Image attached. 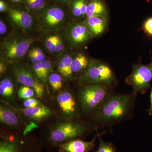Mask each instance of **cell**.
Masks as SVG:
<instances>
[{
  "label": "cell",
  "mask_w": 152,
  "mask_h": 152,
  "mask_svg": "<svg viewBox=\"0 0 152 152\" xmlns=\"http://www.w3.org/2000/svg\"><path fill=\"white\" fill-rule=\"evenodd\" d=\"M143 28L145 32L149 35L152 36V17L145 21Z\"/></svg>",
  "instance_id": "obj_30"
},
{
  "label": "cell",
  "mask_w": 152,
  "mask_h": 152,
  "mask_svg": "<svg viewBox=\"0 0 152 152\" xmlns=\"http://www.w3.org/2000/svg\"><path fill=\"white\" fill-rule=\"evenodd\" d=\"M15 85L12 80L9 77H5L0 82V95L1 97L8 102L14 103Z\"/></svg>",
  "instance_id": "obj_18"
},
{
  "label": "cell",
  "mask_w": 152,
  "mask_h": 152,
  "mask_svg": "<svg viewBox=\"0 0 152 152\" xmlns=\"http://www.w3.org/2000/svg\"><path fill=\"white\" fill-rule=\"evenodd\" d=\"M96 16L108 17L107 7L103 0H88L86 19Z\"/></svg>",
  "instance_id": "obj_17"
},
{
  "label": "cell",
  "mask_w": 152,
  "mask_h": 152,
  "mask_svg": "<svg viewBox=\"0 0 152 152\" xmlns=\"http://www.w3.org/2000/svg\"><path fill=\"white\" fill-rule=\"evenodd\" d=\"M32 68L33 69V72L35 74L39 80L43 84L44 86H45L42 67L41 62H37L34 63Z\"/></svg>",
  "instance_id": "obj_28"
},
{
  "label": "cell",
  "mask_w": 152,
  "mask_h": 152,
  "mask_svg": "<svg viewBox=\"0 0 152 152\" xmlns=\"http://www.w3.org/2000/svg\"><path fill=\"white\" fill-rule=\"evenodd\" d=\"M88 0H73L68 6L69 12L75 18L86 17Z\"/></svg>",
  "instance_id": "obj_19"
},
{
  "label": "cell",
  "mask_w": 152,
  "mask_h": 152,
  "mask_svg": "<svg viewBox=\"0 0 152 152\" xmlns=\"http://www.w3.org/2000/svg\"><path fill=\"white\" fill-rule=\"evenodd\" d=\"M65 46L63 39L61 37L58 35L56 48V53L58 55L61 54L64 50Z\"/></svg>",
  "instance_id": "obj_31"
},
{
  "label": "cell",
  "mask_w": 152,
  "mask_h": 152,
  "mask_svg": "<svg viewBox=\"0 0 152 152\" xmlns=\"http://www.w3.org/2000/svg\"><path fill=\"white\" fill-rule=\"evenodd\" d=\"M42 104L40 101L36 98L31 97L25 99L23 106L25 108L34 107Z\"/></svg>",
  "instance_id": "obj_29"
},
{
  "label": "cell",
  "mask_w": 152,
  "mask_h": 152,
  "mask_svg": "<svg viewBox=\"0 0 152 152\" xmlns=\"http://www.w3.org/2000/svg\"><path fill=\"white\" fill-rule=\"evenodd\" d=\"M58 35L50 36L45 41V45L47 49L50 53H56Z\"/></svg>",
  "instance_id": "obj_26"
},
{
  "label": "cell",
  "mask_w": 152,
  "mask_h": 152,
  "mask_svg": "<svg viewBox=\"0 0 152 152\" xmlns=\"http://www.w3.org/2000/svg\"><path fill=\"white\" fill-rule=\"evenodd\" d=\"M7 31V26L3 21L2 19L0 20V34L1 35H4Z\"/></svg>",
  "instance_id": "obj_34"
},
{
  "label": "cell",
  "mask_w": 152,
  "mask_h": 152,
  "mask_svg": "<svg viewBox=\"0 0 152 152\" xmlns=\"http://www.w3.org/2000/svg\"><path fill=\"white\" fill-rule=\"evenodd\" d=\"M105 132L97 134L90 141H85L80 139H75L63 143L58 145L59 152H90L94 148L95 141Z\"/></svg>",
  "instance_id": "obj_13"
},
{
  "label": "cell",
  "mask_w": 152,
  "mask_h": 152,
  "mask_svg": "<svg viewBox=\"0 0 152 152\" xmlns=\"http://www.w3.org/2000/svg\"><path fill=\"white\" fill-rule=\"evenodd\" d=\"M0 121L12 128H19L21 124L20 119L13 109L4 103L0 105Z\"/></svg>",
  "instance_id": "obj_15"
},
{
  "label": "cell",
  "mask_w": 152,
  "mask_h": 152,
  "mask_svg": "<svg viewBox=\"0 0 152 152\" xmlns=\"http://www.w3.org/2000/svg\"><path fill=\"white\" fill-rule=\"evenodd\" d=\"M73 57L70 55H65L61 60L64 63V66L65 68L66 74V80H70L72 77V62Z\"/></svg>",
  "instance_id": "obj_24"
},
{
  "label": "cell",
  "mask_w": 152,
  "mask_h": 152,
  "mask_svg": "<svg viewBox=\"0 0 152 152\" xmlns=\"http://www.w3.org/2000/svg\"><path fill=\"white\" fill-rule=\"evenodd\" d=\"M89 131V128L86 123L69 120L55 125L50 130L46 141L52 146H58L71 140L83 137Z\"/></svg>",
  "instance_id": "obj_2"
},
{
  "label": "cell",
  "mask_w": 152,
  "mask_h": 152,
  "mask_svg": "<svg viewBox=\"0 0 152 152\" xmlns=\"http://www.w3.org/2000/svg\"><path fill=\"white\" fill-rule=\"evenodd\" d=\"M23 4L25 9L31 12H40L49 4L47 0H23Z\"/></svg>",
  "instance_id": "obj_21"
},
{
  "label": "cell",
  "mask_w": 152,
  "mask_h": 152,
  "mask_svg": "<svg viewBox=\"0 0 152 152\" xmlns=\"http://www.w3.org/2000/svg\"><path fill=\"white\" fill-rule=\"evenodd\" d=\"M66 6L56 3L49 4L38 14L40 27L45 31H51L63 27L67 19L69 10Z\"/></svg>",
  "instance_id": "obj_5"
},
{
  "label": "cell",
  "mask_w": 152,
  "mask_h": 152,
  "mask_svg": "<svg viewBox=\"0 0 152 152\" xmlns=\"http://www.w3.org/2000/svg\"><path fill=\"white\" fill-rule=\"evenodd\" d=\"M7 64H6L5 62L3 61H1L0 63V74L1 75H3L4 73L7 70Z\"/></svg>",
  "instance_id": "obj_37"
},
{
  "label": "cell",
  "mask_w": 152,
  "mask_h": 152,
  "mask_svg": "<svg viewBox=\"0 0 152 152\" xmlns=\"http://www.w3.org/2000/svg\"><path fill=\"white\" fill-rule=\"evenodd\" d=\"M7 12L11 21L18 27L24 31H29L33 28L34 18L29 11L26 9L23 10L9 7Z\"/></svg>",
  "instance_id": "obj_12"
},
{
  "label": "cell",
  "mask_w": 152,
  "mask_h": 152,
  "mask_svg": "<svg viewBox=\"0 0 152 152\" xmlns=\"http://www.w3.org/2000/svg\"><path fill=\"white\" fill-rule=\"evenodd\" d=\"M100 135L99 137V146L96 152H117L115 148L113 145L110 142H106L101 138Z\"/></svg>",
  "instance_id": "obj_23"
},
{
  "label": "cell",
  "mask_w": 152,
  "mask_h": 152,
  "mask_svg": "<svg viewBox=\"0 0 152 152\" xmlns=\"http://www.w3.org/2000/svg\"><path fill=\"white\" fill-rule=\"evenodd\" d=\"M108 17L96 16L85 20L87 28L94 37L101 35L104 32L107 24Z\"/></svg>",
  "instance_id": "obj_16"
},
{
  "label": "cell",
  "mask_w": 152,
  "mask_h": 152,
  "mask_svg": "<svg viewBox=\"0 0 152 152\" xmlns=\"http://www.w3.org/2000/svg\"><path fill=\"white\" fill-rule=\"evenodd\" d=\"M151 108H150V112L151 113L152 112V90L151 96Z\"/></svg>",
  "instance_id": "obj_40"
},
{
  "label": "cell",
  "mask_w": 152,
  "mask_h": 152,
  "mask_svg": "<svg viewBox=\"0 0 152 152\" xmlns=\"http://www.w3.org/2000/svg\"><path fill=\"white\" fill-rule=\"evenodd\" d=\"M35 94V92L32 88L23 85L19 88L18 92V96L20 99L25 100L33 97Z\"/></svg>",
  "instance_id": "obj_25"
},
{
  "label": "cell",
  "mask_w": 152,
  "mask_h": 152,
  "mask_svg": "<svg viewBox=\"0 0 152 152\" xmlns=\"http://www.w3.org/2000/svg\"><path fill=\"white\" fill-rule=\"evenodd\" d=\"M137 93L114 94L108 98L94 114L93 119L102 127H111L133 118Z\"/></svg>",
  "instance_id": "obj_1"
},
{
  "label": "cell",
  "mask_w": 152,
  "mask_h": 152,
  "mask_svg": "<svg viewBox=\"0 0 152 152\" xmlns=\"http://www.w3.org/2000/svg\"><path fill=\"white\" fill-rule=\"evenodd\" d=\"M32 50L37 58L39 62H42L46 60L45 56L42 50L39 48H34Z\"/></svg>",
  "instance_id": "obj_32"
},
{
  "label": "cell",
  "mask_w": 152,
  "mask_h": 152,
  "mask_svg": "<svg viewBox=\"0 0 152 152\" xmlns=\"http://www.w3.org/2000/svg\"><path fill=\"white\" fill-rule=\"evenodd\" d=\"M9 7L7 4L3 0H0V12H7Z\"/></svg>",
  "instance_id": "obj_35"
},
{
  "label": "cell",
  "mask_w": 152,
  "mask_h": 152,
  "mask_svg": "<svg viewBox=\"0 0 152 152\" xmlns=\"http://www.w3.org/2000/svg\"><path fill=\"white\" fill-rule=\"evenodd\" d=\"M9 1L14 4H23V0H8Z\"/></svg>",
  "instance_id": "obj_39"
},
{
  "label": "cell",
  "mask_w": 152,
  "mask_h": 152,
  "mask_svg": "<svg viewBox=\"0 0 152 152\" xmlns=\"http://www.w3.org/2000/svg\"><path fill=\"white\" fill-rule=\"evenodd\" d=\"M110 85L96 84L83 86L78 94V102L85 113H94L113 94Z\"/></svg>",
  "instance_id": "obj_3"
},
{
  "label": "cell",
  "mask_w": 152,
  "mask_h": 152,
  "mask_svg": "<svg viewBox=\"0 0 152 152\" xmlns=\"http://www.w3.org/2000/svg\"><path fill=\"white\" fill-rule=\"evenodd\" d=\"M48 81L52 89L55 91H58L62 88L63 79L59 74L53 73L50 74Z\"/></svg>",
  "instance_id": "obj_22"
},
{
  "label": "cell",
  "mask_w": 152,
  "mask_h": 152,
  "mask_svg": "<svg viewBox=\"0 0 152 152\" xmlns=\"http://www.w3.org/2000/svg\"><path fill=\"white\" fill-rule=\"evenodd\" d=\"M29 58H30L31 61L34 64V63L37 62L38 61L37 58L36 56L34 53L33 52L32 50H30L28 55Z\"/></svg>",
  "instance_id": "obj_36"
},
{
  "label": "cell",
  "mask_w": 152,
  "mask_h": 152,
  "mask_svg": "<svg viewBox=\"0 0 152 152\" xmlns=\"http://www.w3.org/2000/svg\"><path fill=\"white\" fill-rule=\"evenodd\" d=\"M12 71L18 82L34 89L38 97L44 96L45 93L44 85L34 72L20 64L14 66Z\"/></svg>",
  "instance_id": "obj_9"
},
{
  "label": "cell",
  "mask_w": 152,
  "mask_h": 152,
  "mask_svg": "<svg viewBox=\"0 0 152 152\" xmlns=\"http://www.w3.org/2000/svg\"><path fill=\"white\" fill-rule=\"evenodd\" d=\"M57 68H58V72L60 73V75L64 77L65 78H66V74L65 68L64 63H63L61 59L58 62Z\"/></svg>",
  "instance_id": "obj_33"
},
{
  "label": "cell",
  "mask_w": 152,
  "mask_h": 152,
  "mask_svg": "<svg viewBox=\"0 0 152 152\" xmlns=\"http://www.w3.org/2000/svg\"><path fill=\"white\" fill-rule=\"evenodd\" d=\"M152 79V63L147 65L140 64L133 66L125 82L132 87L134 91L143 94L149 87Z\"/></svg>",
  "instance_id": "obj_8"
},
{
  "label": "cell",
  "mask_w": 152,
  "mask_h": 152,
  "mask_svg": "<svg viewBox=\"0 0 152 152\" xmlns=\"http://www.w3.org/2000/svg\"><path fill=\"white\" fill-rule=\"evenodd\" d=\"M68 36L71 45L73 47L83 45L93 37L85 21L72 23L68 28Z\"/></svg>",
  "instance_id": "obj_10"
},
{
  "label": "cell",
  "mask_w": 152,
  "mask_h": 152,
  "mask_svg": "<svg viewBox=\"0 0 152 152\" xmlns=\"http://www.w3.org/2000/svg\"><path fill=\"white\" fill-rule=\"evenodd\" d=\"M38 39L32 37H13L1 44V61L6 63H14L23 58L30 47Z\"/></svg>",
  "instance_id": "obj_6"
},
{
  "label": "cell",
  "mask_w": 152,
  "mask_h": 152,
  "mask_svg": "<svg viewBox=\"0 0 152 152\" xmlns=\"http://www.w3.org/2000/svg\"><path fill=\"white\" fill-rule=\"evenodd\" d=\"M19 112L25 118L35 122H40L46 119L52 114L51 110L42 104L34 107L21 109Z\"/></svg>",
  "instance_id": "obj_14"
},
{
  "label": "cell",
  "mask_w": 152,
  "mask_h": 152,
  "mask_svg": "<svg viewBox=\"0 0 152 152\" xmlns=\"http://www.w3.org/2000/svg\"><path fill=\"white\" fill-rule=\"evenodd\" d=\"M57 103L64 115L67 118L77 116L78 105L73 94L69 91L61 92L56 97Z\"/></svg>",
  "instance_id": "obj_11"
},
{
  "label": "cell",
  "mask_w": 152,
  "mask_h": 152,
  "mask_svg": "<svg viewBox=\"0 0 152 152\" xmlns=\"http://www.w3.org/2000/svg\"><path fill=\"white\" fill-rule=\"evenodd\" d=\"M41 63L42 67L45 85L48 82L49 76L52 72L53 69L52 64L50 61L48 60H45V61L41 62Z\"/></svg>",
  "instance_id": "obj_27"
},
{
  "label": "cell",
  "mask_w": 152,
  "mask_h": 152,
  "mask_svg": "<svg viewBox=\"0 0 152 152\" xmlns=\"http://www.w3.org/2000/svg\"><path fill=\"white\" fill-rule=\"evenodd\" d=\"M55 2L68 7L73 0H54Z\"/></svg>",
  "instance_id": "obj_38"
},
{
  "label": "cell",
  "mask_w": 152,
  "mask_h": 152,
  "mask_svg": "<svg viewBox=\"0 0 152 152\" xmlns=\"http://www.w3.org/2000/svg\"><path fill=\"white\" fill-rule=\"evenodd\" d=\"M42 144L31 137L13 134L1 136L0 152H42Z\"/></svg>",
  "instance_id": "obj_7"
},
{
  "label": "cell",
  "mask_w": 152,
  "mask_h": 152,
  "mask_svg": "<svg viewBox=\"0 0 152 152\" xmlns=\"http://www.w3.org/2000/svg\"><path fill=\"white\" fill-rule=\"evenodd\" d=\"M91 60L83 53H79L73 58L72 62V74L78 73L83 72L89 64Z\"/></svg>",
  "instance_id": "obj_20"
},
{
  "label": "cell",
  "mask_w": 152,
  "mask_h": 152,
  "mask_svg": "<svg viewBox=\"0 0 152 152\" xmlns=\"http://www.w3.org/2000/svg\"><path fill=\"white\" fill-rule=\"evenodd\" d=\"M115 79L113 71L108 65L99 60L93 59L80 75L78 81L82 86L96 84L111 86Z\"/></svg>",
  "instance_id": "obj_4"
}]
</instances>
